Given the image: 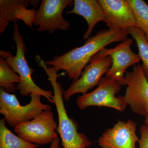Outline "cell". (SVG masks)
Wrapping results in <instances>:
<instances>
[{
    "instance_id": "1",
    "label": "cell",
    "mask_w": 148,
    "mask_h": 148,
    "mask_svg": "<svg viewBox=\"0 0 148 148\" xmlns=\"http://www.w3.org/2000/svg\"><path fill=\"white\" fill-rule=\"evenodd\" d=\"M128 35L126 30L108 29L99 31L86 40L83 45L74 48L45 63L58 71H65L70 78L75 81L80 77L84 69L93 56L112 43L124 41L127 39Z\"/></svg>"
},
{
    "instance_id": "2",
    "label": "cell",
    "mask_w": 148,
    "mask_h": 148,
    "mask_svg": "<svg viewBox=\"0 0 148 148\" xmlns=\"http://www.w3.org/2000/svg\"><path fill=\"white\" fill-rule=\"evenodd\" d=\"M39 66L47 74L48 80L50 82L53 90V100L58 116L57 130L61 138L62 146L64 148H86L92 143L87 136L78 132V124L76 121L69 117L64 106L62 85L57 81L62 74H58L55 68L48 67L40 57L36 58Z\"/></svg>"
},
{
    "instance_id": "3",
    "label": "cell",
    "mask_w": 148,
    "mask_h": 148,
    "mask_svg": "<svg viewBox=\"0 0 148 148\" xmlns=\"http://www.w3.org/2000/svg\"><path fill=\"white\" fill-rule=\"evenodd\" d=\"M12 39L16 46V55L14 56L9 51L2 50L0 51V56L20 77L21 81L17 85L16 88L19 90L20 95L27 96L31 94H36L45 97L51 103H54L53 92L39 87L32 79V75L35 70L29 66L26 60L27 47L19 32L17 22L14 23Z\"/></svg>"
},
{
    "instance_id": "4",
    "label": "cell",
    "mask_w": 148,
    "mask_h": 148,
    "mask_svg": "<svg viewBox=\"0 0 148 148\" xmlns=\"http://www.w3.org/2000/svg\"><path fill=\"white\" fill-rule=\"evenodd\" d=\"M30 103L21 106L16 95L10 94L3 88L0 89V113L11 127L35 119L43 111L51 110V107L41 101V95L31 94Z\"/></svg>"
},
{
    "instance_id": "5",
    "label": "cell",
    "mask_w": 148,
    "mask_h": 148,
    "mask_svg": "<svg viewBox=\"0 0 148 148\" xmlns=\"http://www.w3.org/2000/svg\"><path fill=\"white\" fill-rule=\"evenodd\" d=\"M98 85L92 92L78 97V107L81 110H84L89 106L105 107L124 112L127 105L124 96H115L120 91L121 84L117 81L106 76L101 78Z\"/></svg>"
},
{
    "instance_id": "6",
    "label": "cell",
    "mask_w": 148,
    "mask_h": 148,
    "mask_svg": "<svg viewBox=\"0 0 148 148\" xmlns=\"http://www.w3.org/2000/svg\"><path fill=\"white\" fill-rule=\"evenodd\" d=\"M58 124L51 110L43 111L34 119L18 125L14 131L21 139L38 145L51 143L58 137Z\"/></svg>"
},
{
    "instance_id": "7",
    "label": "cell",
    "mask_w": 148,
    "mask_h": 148,
    "mask_svg": "<svg viewBox=\"0 0 148 148\" xmlns=\"http://www.w3.org/2000/svg\"><path fill=\"white\" fill-rule=\"evenodd\" d=\"M73 3L74 1L72 0H42L33 23L38 27V32L53 34L56 29L68 31L71 23L64 18L62 14Z\"/></svg>"
},
{
    "instance_id": "8",
    "label": "cell",
    "mask_w": 148,
    "mask_h": 148,
    "mask_svg": "<svg viewBox=\"0 0 148 148\" xmlns=\"http://www.w3.org/2000/svg\"><path fill=\"white\" fill-rule=\"evenodd\" d=\"M112 61L110 56H103L97 53L90 59L85 67L80 77L72 84L63 93L64 100L69 101L71 97L77 93H87L90 88L97 85L101 78L112 66Z\"/></svg>"
},
{
    "instance_id": "9",
    "label": "cell",
    "mask_w": 148,
    "mask_h": 148,
    "mask_svg": "<svg viewBox=\"0 0 148 148\" xmlns=\"http://www.w3.org/2000/svg\"><path fill=\"white\" fill-rule=\"evenodd\" d=\"M127 85L124 96L132 112L146 118L148 115V81L143 73L142 65H134L132 71L125 76Z\"/></svg>"
},
{
    "instance_id": "10",
    "label": "cell",
    "mask_w": 148,
    "mask_h": 148,
    "mask_svg": "<svg viewBox=\"0 0 148 148\" xmlns=\"http://www.w3.org/2000/svg\"><path fill=\"white\" fill-rule=\"evenodd\" d=\"M133 40L127 38L115 47L104 48L98 53L103 56H109L112 58V64L106 73V77L119 82L121 85H125V73L126 69L135 65L141 59L139 55L131 50Z\"/></svg>"
},
{
    "instance_id": "11",
    "label": "cell",
    "mask_w": 148,
    "mask_h": 148,
    "mask_svg": "<svg viewBox=\"0 0 148 148\" xmlns=\"http://www.w3.org/2000/svg\"><path fill=\"white\" fill-rule=\"evenodd\" d=\"M136 126L132 120L126 122L119 121L102 134L98 144L102 148H136V143L140 141L136 134Z\"/></svg>"
},
{
    "instance_id": "12",
    "label": "cell",
    "mask_w": 148,
    "mask_h": 148,
    "mask_svg": "<svg viewBox=\"0 0 148 148\" xmlns=\"http://www.w3.org/2000/svg\"><path fill=\"white\" fill-rule=\"evenodd\" d=\"M106 18L109 29L127 31L137 27L132 8L127 0H98Z\"/></svg>"
},
{
    "instance_id": "13",
    "label": "cell",
    "mask_w": 148,
    "mask_h": 148,
    "mask_svg": "<svg viewBox=\"0 0 148 148\" xmlns=\"http://www.w3.org/2000/svg\"><path fill=\"white\" fill-rule=\"evenodd\" d=\"M31 1L28 0H1L0 1V34L5 31L10 22L24 21L32 28L34 18L37 10L28 9Z\"/></svg>"
},
{
    "instance_id": "14",
    "label": "cell",
    "mask_w": 148,
    "mask_h": 148,
    "mask_svg": "<svg viewBox=\"0 0 148 148\" xmlns=\"http://www.w3.org/2000/svg\"><path fill=\"white\" fill-rule=\"evenodd\" d=\"M66 14H77L85 19L88 29L84 34L85 40L89 38L98 23L106 22V14L98 0H75L73 8L66 11Z\"/></svg>"
},
{
    "instance_id": "15",
    "label": "cell",
    "mask_w": 148,
    "mask_h": 148,
    "mask_svg": "<svg viewBox=\"0 0 148 148\" xmlns=\"http://www.w3.org/2000/svg\"><path fill=\"white\" fill-rule=\"evenodd\" d=\"M38 145L29 143L13 134L6 125L4 119L0 120V148H36Z\"/></svg>"
},
{
    "instance_id": "16",
    "label": "cell",
    "mask_w": 148,
    "mask_h": 148,
    "mask_svg": "<svg viewBox=\"0 0 148 148\" xmlns=\"http://www.w3.org/2000/svg\"><path fill=\"white\" fill-rule=\"evenodd\" d=\"M127 32L137 44L139 50L138 55L143 62V72L148 81V41L145 35L138 27L130 28Z\"/></svg>"
},
{
    "instance_id": "17",
    "label": "cell",
    "mask_w": 148,
    "mask_h": 148,
    "mask_svg": "<svg viewBox=\"0 0 148 148\" xmlns=\"http://www.w3.org/2000/svg\"><path fill=\"white\" fill-rule=\"evenodd\" d=\"M21 79L2 57H0V86L8 92L16 90V85L19 84Z\"/></svg>"
},
{
    "instance_id": "18",
    "label": "cell",
    "mask_w": 148,
    "mask_h": 148,
    "mask_svg": "<svg viewBox=\"0 0 148 148\" xmlns=\"http://www.w3.org/2000/svg\"><path fill=\"white\" fill-rule=\"evenodd\" d=\"M132 8L137 27L148 38V5L143 0H127Z\"/></svg>"
},
{
    "instance_id": "19",
    "label": "cell",
    "mask_w": 148,
    "mask_h": 148,
    "mask_svg": "<svg viewBox=\"0 0 148 148\" xmlns=\"http://www.w3.org/2000/svg\"><path fill=\"white\" fill-rule=\"evenodd\" d=\"M140 132L139 148H148V127L145 125H142L140 127Z\"/></svg>"
},
{
    "instance_id": "20",
    "label": "cell",
    "mask_w": 148,
    "mask_h": 148,
    "mask_svg": "<svg viewBox=\"0 0 148 148\" xmlns=\"http://www.w3.org/2000/svg\"><path fill=\"white\" fill-rule=\"evenodd\" d=\"M60 143V139L58 137L56 138L53 140V142L51 143L49 148H61V147L59 145Z\"/></svg>"
},
{
    "instance_id": "21",
    "label": "cell",
    "mask_w": 148,
    "mask_h": 148,
    "mask_svg": "<svg viewBox=\"0 0 148 148\" xmlns=\"http://www.w3.org/2000/svg\"><path fill=\"white\" fill-rule=\"evenodd\" d=\"M144 123H145V125L146 126H147V127H148V115L147 116L146 118H145Z\"/></svg>"
},
{
    "instance_id": "22",
    "label": "cell",
    "mask_w": 148,
    "mask_h": 148,
    "mask_svg": "<svg viewBox=\"0 0 148 148\" xmlns=\"http://www.w3.org/2000/svg\"><path fill=\"white\" fill-rule=\"evenodd\" d=\"M147 41H148V38H147Z\"/></svg>"
}]
</instances>
